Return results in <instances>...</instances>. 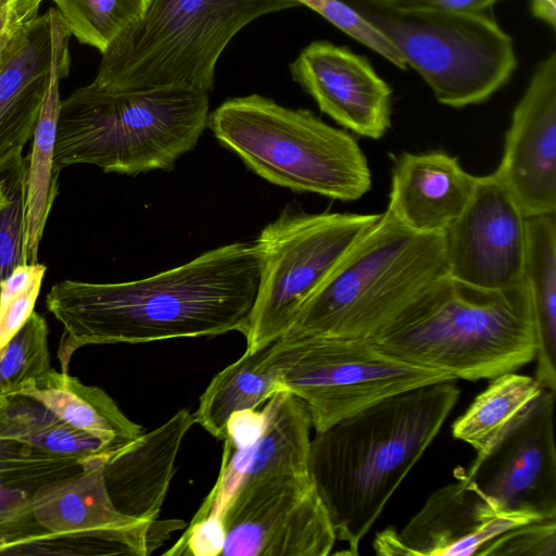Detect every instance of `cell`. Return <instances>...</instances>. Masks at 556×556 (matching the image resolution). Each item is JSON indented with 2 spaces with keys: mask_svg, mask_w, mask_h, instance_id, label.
<instances>
[{
  "mask_svg": "<svg viewBox=\"0 0 556 556\" xmlns=\"http://www.w3.org/2000/svg\"><path fill=\"white\" fill-rule=\"evenodd\" d=\"M295 7V0H150L140 20L102 53L91 84L210 93L230 40L252 21Z\"/></svg>",
  "mask_w": 556,
  "mask_h": 556,
  "instance_id": "cell-7",
  "label": "cell"
},
{
  "mask_svg": "<svg viewBox=\"0 0 556 556\" xmlns=\"http://www.w3.org/2000/svg\"><path fill=\"white\" fill-rule=\"evenodd\" d=\"M208 93L152 88L112 90L89 84L61 100L54 167L89 164L135 176L172 170L207 128Z\"/></svg>",
  "mask_w": 556,
  "mask_h": 556,
  "instance_id": "cell-4",
  "label": "cell"
},
{
  "mask_svg": "<svg viewBox=\"0 0 556 556\" xmlns=\"http://www.w3.org/2000/svg\"><path fill=\"white\" fill-rule=\"evenodd\" d=\"M43 0H10L18 20L25 23L38 15V9Z\"/></svg>",
  "mask_w": 556,
  "mask_h": 556,
  "instance_id": "cell-38",
  "label": "cell"
},
{
  "mask_svg": "<svg viewBox=\"0 0 556 556\" xmlns=\"http://www.w3.org/2000/svg\"><path fill=\"white\" fill-rule=\"evenodd\" d=\"M523 281L536 333L535 379L556 392V219L555 214L527 217Z\"/></svg>",
  "mask_w": 556,
  "mask_h": 556,
  "instance_id": "cell-24",
  "label": "cell"
},
{
  "mask_svg": "<svg viewBox=\"0 0 556 556\" xmlns=\"http://www.w3.org/2000/svg\"><path fill=\"white\" fill-rule=\"evenodd\" d=\"M262 413L261 432L250 446L238 451L229 467L227 459L230 445H225L220 472L231 478H219L216 484L218 495L224 493L229 483L227 496L230 495L236 473V485L266 477L309 475L313 427L305 403L293 393L281 390L266 401Z\"/></svg>",
  "mask_w": 556,
  "mask_h": 556,
  "instance_id": "cell-21",
  "label": "cell"
},
{
  "mask_svg": "<svg viewBox=\"0 0 556 556\" xmlns=\"http://www.w3.org/2000/svg\"><path fill=\"white\" fill-rule=\"evenodd\" d=\"M477 177L443 151L395 157L387 212L419 233L443 235L466 207Z\"/></svg>",
  "mask_w": 556,
  "mask_h": 556,
  "instance_id": "cell-19",
  "label": "cell"
},
{
  "mask_svg": "<svg viewBox=\"0 0 556 556\" xmlns=\"http://www.w3.org/2000/svg\"><path fill=\"white\" fill-rule=\"evenodd\" d=\"M478 556H556V518L511 528L483 545Z\"/></svg>",
  "mask_w": 556,
  "mask_h": 556,
  "instance_id": "cell-33",
  "label": "cell"
},
{
  "mask_svg": "<svg viewBox=\"0 0 556 556\" xmlns=\"http://www.w3.org/2000/svg\"><path fill=\"white\" fill-rule=\"evenodd\" d=\"M258 276L254 242H233L139 280L59 281L46 305L63 327L58 349L62 371L84 345L241 332Z\"/></svg>",
  "mask_w": 556,
  "mask_h": 556,
  "instance_id": "cell-1",
  "label": "cell"
},
{
  "mask_svg": "<svg viewBox=\"0 0 556 556\" xmlns=\"http://www.w3.org/2000/svg\"><path fill=\"white\" fill-rule=\"evenodd\" d=\"M224 544V530L219 508L214 506L204 516H197L179 541L164 555H220Z\"/></svg>",
  "mask_w": 556,
  "mask_h": 556,
  "instance_id": "cell-34",
  "label": "cell"
},
{
  "mask_svg": "<svg viewBox=\"0 0 556 556\" xmlns=\"http://www.w3.org/2000/svg\"><path fill=\"white\" fill-rule=\"evenodd\" d=\"M380 30L441 104L488 100L517 67L511 38L484 13L403 11L383 0H343Z\"/></svg>",
  "mask_w": 556,
  "mask_h": 556,
  "instance_id": "cell-9",
  "label": "cell"
},
{
  "mask_svg": "<svg viewBox=\"0 0 556 556\" xmlns=\"http://www.w3.org/2000/svg\"><path fill=\"white\" fill-rule=\"evenodd\" d=\"M378 214L305 213L287 205L253 241L258 286L241 333L245 351L267 348L291 326L302 304Z\"/></svg>",
  "mask_w": 556,
  "mask_h": 556,
  "instance_id": "cell-10",
  "label": "cell"
},
{
  "mask_svg": "<svg viewBox=\"0 0 556 556\" xmlns=\"http://www.w3.org/2000/svg\"><path fill=\"white\" fill-rule=\"evenodd\" d=\"M22 25L11 2L0 8V59Z\"/></svg>",
  "mask_w": 556,
  "mask_h": 556,
  "instance_id": "cell-36",
  "label": "cell"
},
{
  "mask_svg": "<svg viewBox=\"0 0 556 556\" xmlns=\"http://www.w3.org/2000/svg\"><path fill=\"white\" fill-rule=\"evenodd\" d=\"M194 424V414L182 408L108 456L104 483L121 514L144 521L157 519L175 473L178 451Z\"/></svg>",
  "mask_w": 556,
  "mask_h": 556,
  "instance_id": "cell-18",
  "label": "cell"
},
{
  "mask_svg": "<svg viewBox=\"0 0 556 556\" xmlns=\"http://www.w3.org/2000/svg\"><path fill=\"white\" fill-rule=\"evenodd\" d=\"M29 156L16 152L0 161V286L27 262V173Z\"/></svg>",
  "mask_w": 556,
  "mask_h": 556,
  "instance_id": "cell-28",
  "label": "cell"
},
{
  "mask_svg": "<svg viewBox=\"0 0 556 556\" xmlns=\"http://www.w3.org/2000/svg\"><path fill=\"white\" fill-rule=\"evenodd\" d=\"M555 391L490 453L460 471L500 508L533 520L556 518Z\"/></svg>",
  "mask_w": 556,
  "mask_h": 556,
  "instance_id": "cell-14",
  "label": "cell"
},
{
  "mask_svg": "<svg viewBox=\"0 0 556 556\" xmlns=\"http://www.w3.org/2000/svg\"><path fill=\"white\" fill-rule=\"evenodd\" d=\"M494 173L526 217L556 213V53L536 66L515 106Z\"/></svg>",
  "mask_w": 556,
  "mask_h": 556,
  "instance_id": "cell-16",
  "label": "cell"
},
{
  "mask_svg": "<svg viewBox=\"0 0 556 556\" xmlns=\"http://www.w3.org/2000/svg\"><path fill=\"white\" fill-rule=\"evenodd\" d=\"M73 37L102 54L142 16L150 0H52Z\"/></svg>",
  "mask_w": 556,
  "mask_h": 556,
  "instance_id": "cell-29",
  "label": "cell"
},
{
  "mask_svg": "<svg viewBox=\"0 0 556 556\" xmlns=\"http://www.w3.org/2000/svg\"><path fill=\"white\" fill-rule=\"evenodd\" d=\"M295 1L299 5H305L317 12L333 26L379 53L399 68H407L404 56L395 46L343 0Z\"/></svg>",
  "mask_w": 556,
  "mask_h": 556,
  "instance_id": "cell-32",
  "label": "cell"
},
{
  "mask_svg": "<svg viewBox=\"0 0 556 556\" xmlns=\"http://www.w3.org/2000/svg\"><path fill=\"white\" fill-rule=\"evenodd\" d=\"M387 353L456 379H492L536 352L528 288L485 290L440 279L370 338Z\"/></svg>",
  "mask_w": 556,
  "mask_h": 556,
  "instance_id": "cell-3",
  "label": "cell"
},
{
  "mask_svg": "<svg viewBox=\"0 0 556 556\" xmlns=\"http://www.w3.org/2000/svg\"><path fill=\"white\" fill-rule=\"evenodd\" d=\"M267 361L278 374L279 391L305 403L315 432L390 396L455 380L406 363L370 339H278L268 345Z\"/></svg>",
  "mask_w": 556,
  "mask_h": 556,
  "instance_id": "cell-11",
  "label": "cell"
},
{
  "mask_svg": "<svg viewBox=\"0 0 556 556\" xmlns=\"http://www.w3.org/2000/svg\"><path fill=\"white\" fill-rule=\"evenodd\" d=\"M447 276L467 286L504 290L523 281L527 217L493 172L444 233Z\"/></svg>",
  "mask_w": 556,
  "mask_h": 556,
  "instance_id": "cell-13",
  "label": "cell"
},
{
  "mask_svg": "<svg viewBox=\"0 0 556 556\" xmlns=\"http://www.w3.org/2000/svg\"><path fill=\"white\" fill-rule=\"evenodd\" d=\"M207 128L253 173L279 187L355 201L371 187L366 155L348 131L257 93L227 99Z\"/></svg>",
  "mask_w": 556,
  "mask_h": 556,
  "instance_id": "cell-6",
  "label": "cell"
},
{
  "mask_svg": "<svg viewBox=\"0 0 556 556\" xmlns=\"http://www.w3.org/2000/svg\"><path fill=\"white\" fill-rule=\"evenodd\" d=\"M268 346L243 355L217 372L200 396L198 425L219 440L238 412L255 409L279 391L278 374L267 361Z\"/></svg>",
  "mask_w": 556,
  "mask_h": 556,
  "instance_id": "cell-27",
  "label": "cell"
},
{
  "mask_svg": "<svg viewBox=\"0 0 556 556\" xmlns=\"http://www.w3.org/2000/svg\"><path fill=\"white\" fill-rule=\"evenodd\" d=\"M455 380L410 389L376 403L311 440L308 472L345 555L437 437L460 390Z\"/></svg>",
  "mask_w": 556,
  "mask_h": 556,
  "instance_id": "cell-2",
  "label": "cell"
},
{
  "mask_svg": "<svg viewBox=\"0 0 556 556\" xmlns=\"http://www.w3.org/2000/svg\"><path fill=\"white\" fill-rule=\"evenodd\" d=\"M532 14L552 28L556 26V0H532Z\"/></svg>",
  "mask_w": 556,
  "mask_h": 556,
  "instance_id": "cell-37",
  "label": "cell"
},
{
  "mask_svg": "<svg viewBox=\"0 0 556 556\" xmlns=\"http://www.w3.org/2000/svg\"><path fill=\"white\" fill-rule=\"evenodd\" d=\"M530 521L535 520L503 510L459 476L434 491L401 532L379 533L374 547L379 555L470 556L503 532Z\"/></svg>",
  "mask_w": 556,
  "mask_h": 556,
  "instance_id": "cell-15",
  "label": "cell"
},
{
  "mask_svg": "<svg viewBox=\"0 0 556 556\" xmlns=\"http://www.w3.org/2000/svg\"><path fill=\"white\" fill-rule=\"evenodd\" d=\"M17 394L38 400L71 427L118 446L143 432L102 389L84 384L53 368L27 383Z\"/></svg>",
  "mask_w": 556,
  "mask_h": 556,
  "instance_id": "cell-23",
  "label": "cell"
},
{
  "mask_svg": "<svg viewBox=\"0 0 556 556\" xmlns=\"http://www.w3.org/2000/svg\"><path fill=\"white\" fill-rule=\"evenodd\" d=\"M447 276L445 238L387 211L327 274L279 339H370Z\"/></svg>",
  "mask_w": 556,
  "mask_h": 556,
  "instance_id": "cell-5",
  "label": "cell"
},
{
  "mask_svg": "<svg viewBox=\"0 0 556 556\" xmlns=\"http://www.w3.org/2000/svg\"><path fill=\"white\" fill-rule=\"evenodd\" d=\"M2 200H3V193H2V190H1V187H0V204H1Z\"/></svg>",
  "mask_w": 556,
  "mask_h": 556,
  "instance_id": "cell-40",
  "label": "cell"
},
{
  "mask_svg": "<svg viewBox=\"0 0 556 556\" xmlns=\"http://www.w3.org/2000/svg\"><path fill=\"white\" fill-rule=\"evenodd\" d=\"M109 455L86 458L78 472L40 486L7 513L0 519V555L147 556L186 528L180 519L121 514L104 483Z\"/></svg>",
  "mask_w": 556,
  "mask_h": 556,
  "instance_id": "cell-8",
  "label": "cell"
},
{
  "mask_svg": "<svg viewBox=\"0 0 556 556\" xmlns=\"http://www.w3.org/2000/svg\"><path fill=\"white\" fill-rule=\"evenodd\" d=\"M546 390L535 377L514 371L492 378L454 422V438L471 445L477 457L486 455L531 414Z\"/></svg>",
  "mask_w": 556,
  "mask_h": 556,
  "instance_id": "cell-25",
  "label": "cell"
},
{
  "mask_svg": "<svg viewBox=\"0 0 556 556\" xmlns=\"http://www.w3.org/2000/svg\"><path fill=\"white\" fill-rule=\"evenodd\" d=\"M51 368L46 319L35 311L0 349V397L17 394Z\"/></svg>",
  "mask_w": 556,
  "mask_h": 556,
  "instance_id": "cell-30",
  "label": "cell"
},
{
  "mask_svg": "<svg viewBox=\"0 0 556 556\" xmlns=\"http://www.w3.org/2000/svg\"><path fill=\"white\" fill-rule=\"evenodd\" d=\"M219 515L225 556H327L337 540L309 475L237 484Z\"/></svg>",
  "mask_w": 556,
  "mask_h": 556,
  "instance_id": "cell-12",
  "label": "cell"
},
{
  "mask_svg": "<svg viewBox=\"0 0 556 556\" xmlns=\"http://www.w3.org/2000/svg\"><path fill=\"white\" fill-rule=\"evenodd\" d=\"M403 11L431 10L441 12L481 14L500 0H383Z\"/></svg>",
  "mask_w": 556,
  "mask_h": 556,
  "instance_id": "cell-35",
  "label": "cell"
},
{
  "mask_svg": "<svg viewBox=\"0 0 556 556\" xmlns=\"http://www.w3.org/2000/svg\"><path fill=\"white\" fill-rule=\"evenodd\" d=\"M289 70L323 113L354 134L379 139L391 126L392 90L367 58L317 40L300 52Z\"/></svg>",
  "mask_w": 556,
  "mask_h": 556,
  "instance_id": "cell-17",
  "label": "cell"
},
{
  "mask_svg": "<svg viewBox=\"0 0 556 556\" xmlns=\"http://www.w3.org/2000/svg\"><path fill=\"white\" fill-rule=\"evenodd\" d=\"M46 266H18L0 286V349L21 329L34 312Z\"/></svg>",
  "mask_w": 556,
  "mask_h": 556,
  "instance_id": "cell-31",
  "label": "cell"
},
{
  "mask_svg": "<svg viewBox=\"0 0 556 556\" xmlns=\"http://www.w3.org/2000/svg\"><path fill=\"white\" fill-rule=\"evenodd\" d=\"M0 442L78 458L111 454L122 447L71 427L41 402L24 394L0 397Z\"/></svg>",
  "mask_w": 556,
  "mask_h": 556,
  "instance_id": "cell-26",
  "label": "cell"
},
{
  "mask_svg": "<svg viewBox=\"0 0 556 556\" xmlns=\"http://www.w3.org/2000/svg\"><path fill=\"white\" fill-rule=\"evenodd\" d=\"M10 3V0H0V8Z\"/></svg>",
  "mask_w": 556,
  "mask_h": 556,
  "instance_id": "cell-39",
  "label": "cell"
},
{
  "mask_svg": "<svg viewBox=\"0 0 556 556\" xmlns=\"http://www.w3.org/2000/svg\"><path fill=\"white\" fill-rule=\"evenodd\" d=\"M53 54L51 14L23 23L0 59V161L33 138Z\"/></svg>",
  "mask_w": 556,
  "mask_h": 556,
  "instance_id": "cell-20",
  "label": "cell"
},
{
  "mask_svg": "<svg viewBox=\"0 0 556 556\" xmlns=\"http://www.w3.org/2000/svg\"><path fill=\"white\" fill-rule=\"evenodd\" d=\"M53 54L48 88L33 136L27 173V262L38 263V249L47 218L58 193L59 170L54 167V143L60 110V81L70 73L68 41L72 37L55 8H50Z\"/></svg>",
  "mask_w": 556,
  "mask_h": 556,
  "instance_id": "cell-22",
  "label": "cell"
}]
</instances>
